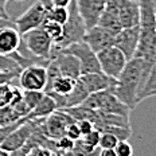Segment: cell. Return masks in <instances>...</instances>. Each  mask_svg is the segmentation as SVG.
Instances as JSON below:
<instances>
[{
	"mask_svg": "<svg viewBox=\"0 0 156 156\" xmlns=\"http://www.w3.org/2000/svg\"><path fill=\"white\" fill-rule=\"evenodd\" d=\"M154 63L144 58L133 57L126 62L121 74L117 77L113 93L131 110L140 102V96Z\"/></svg>",
	"mask_w": 156,
	"mask_h": 156,
	"instance_id": "1",
	"label": "cell"
},
{
	"mask_svg": "<svg viewBox=\"0 0 156 156\" xmlns=\"http://www.w3.org/2000/svg\"><path fill=\"white\" fill-rule=\"evenodd\" d=\"M69 18L63 24V35L62 39L57 43H53V48H51V58L57 53H59L62 48H65L69 44L74 43V42L82 41L83 35L86 32V26L83 22L82 16H81L80 11L77 8L76 0H71L69 4Z\"/></svg>",
	"mask_w": 156,
	"mask_h": 156,
	"instance_id": "2",
	"label": "cell"
},
{
	"mask_svg": "<svg viewBox=\"0 0 156 156\" xmlns=\"http://www.w3.org/2000/svg\"><path fill=\"white\" fill-rule=\"evenodd\" d=\"M81 105L94 110H100V112L116 113V115H122L128 117L131 113V109L122 101H120L112 90H101V92L90 93Z\"/></svg>",
	"mask_w": 156,
	"mask_h": 156,
	"instance_id": "3",
	"label": "cell"
},
{
	"mask_svg": "<svg viewBox=\"0 0 156 156\" xmlns=\"http://www.w3.org/2000/svg\"><path fill=\"white\" fill-rule=\"evenodd\" d=\"M61 51L63 53H69L80 61L81 65V74L86 73H97L101 71V66H100L98 58H97V53L92 50V47L83 41H78L74 43L69 44Z\"/></svg>",
	"mask_w": 156,
	"mask_h": 156,
	"instance_id": "4",
	"label": "cell"
},
{
	"mask_svg": "<svg viewBox=\"0 0 156 156\" xmlns=\"http://www.w3.org/2000/svg\"><path fill=\"white\" fill-rule=\"evenodd\" d=\"M97 58H98L102 73H105L106 76L112 78H116V80L121 74L122 69H124L126 62H128L124 53L119 47H116L115 44L98 51L97 53Z\"/></svg>",
	"mask_w": 156,
	"mask_h": 156,
	"instance_id": "5",
	"label": "cell"
},
{
	"mask_svg": "<svg viewBox=\"0 0 156 156\" xmlns=\"http://www.w3.org/2000/svg\"><path fill=\"white\" fill-rule=\"evenodd\" d=\"M26 47L30 50L31 54H34L38 58L43 59H51V48H53V41L46 34V31L42 27L34 28L27 31L22 35Z\"/></svg>",
	"mask_w": 156,
	"mask_h": 156,
	"instance_id": "6",
	"label": "cell"
},
{
	"mask_svg": "<svg viewBox=\"0 0 156 156\" xmlns=\"http://www.w3.org/2000/svg\"><path fill=\"white\" fill-rule=\"evenodd\" d=\"M19 85L23 90H43L47 83L46 66L32 63L23 67L19 73Z\"/></svg>",
	"mask_w": 156,
	"mask_h": 156,
	"instance_id": "7",
	"label": "cell"
},
{
	"mask_svg": "<svg viewBox=\"0 0 156 156\" xmlns=\"http://www.w3.org/2000/svg\"><path fill=\"white\" fill-rule=\"evenodd\" d=\"M47 19V9L43 5L41 0H38L35 4H32L23 15L15 19V26L20 35L26 34L27 31L38 28L43 24V22Z\"/></svg>",
	"mask_w": 156,
	"mask_h": 156,
	"instance_id": "8",
	"label": "cell"
},
{
	"mask_svg": "<svg viewBox=\"0 0 156 156\" xmlns=\"http://www.w3.org/2000/svg\"><path fill=\"white\" fill-rule=\"evenodd\" d=\"M140 34L141 28L140 24L133 26V27H125L121 28L115 35V46L119 47L124 53L126 59H132L137 51L139 42H140Z\"/></svg>",
	"mask_w": 156,
	"mask_h": 156,
	"instance_id": "9",
	"label": "cell"
},
{
	"mask_svg": "<svg viewBox=\"0 0 156 156\" xmlns=\"http://www.w3.org/2000/svg\"><path fill=\"white\" fill-rule=\"evenodd\" d=\"M73 121H76L73 117L70 115H67L65 110L59 109V110H55V112H53L50 116L46 117L44 124L42 125L41 129L46 137L57 140V139L65 136L67 125Z\"/></svg>",
	"mask_w": 156,
	"mask_h": 156,
	"instance_id": "10",
	"label": "cell"
},
{
	"mask_svg": "<svg viewBox=\"0 0 156 156\" xmlns=\"http://www.w3.org/2000/svg\"><path fill=\"white\" fill-rule=\"evenodd\" d=\"M115 32H112L108 28L102 27L100 24H96L93 27L87 28L85 35H83V42H86L93 51L98 53L104 48L112 46L115 43Z\"/></svg>",
	"mask_w": 156,
	"mask_h": 156,
	"instance_id": "11",
	"label": "cell"
},
{
	"mask_svg": "<svg viewBox=\"0 0 156 156\" xmlns=\"http://www.w3.org/2000/svg\"><path fill=\"white\" fill-rule=\"evenodd\" d=\"M31 132H32V125L31 121L27 119L23 124L16 126L14 131L5 137V140L0 144V148H3L8 154H14L15 151L20 149L28 141Z\"/></svg>",
	"mask_w": 156,
	"mask_h": 156,
	"instance_id": "12",
	"label": "cell"
},
{
	"mask_svg": "<svg viewBox=\"0 0 156 156\" xmlns=\"http://www.w3.org/2000/svg\"><path fill=\"white\" fill-rule=\"evenodd\" d=\"M105 0H76L77 8L85 22L86 30L98 23L100 16L105 8Z\"/></svg>",
	"mask_w": 156,
	"mask_h": 156,
	"instance_id": "13",
	"label": "cell"
},
{
	"mask_svg": "<svg viewBox=\"0 0 156 156\" xmlns=\"http://www.w3.org/2000/svg\"><path fill=\"white\" fill-rule=\"evenodd\" d=\"M48 94L55 100L58 109H65V108H73V106L81 105L87 98L89 92L86 90L81 78H78L74 89L69 94H66V96H59V94H55V93H48Z\"/></svg>",
	"mask_w": 156,
	"mask_h": 156,
	"instance_id": "14",
	"label": "cell"
},
{
	"mask_svg": "<svg viewBox=\"0 0 156 156\" xmlns=\"http://www.w3.org/2000/svg\"><path fill=\"white\" fill-rule=\"evenodd\" d=\"M81 81L83 82L86 90L90 93L101 92V90H112L115 89L116 85V78H112L106 76L102 71H97V73H86L81 74Z\"/></svg>",
	"mask_w": 156,
	"mask_h": 156,
	"instance_id": "15",
	"label": "cell"
},
{
	"mask_svg": "<svg viewBox=\"0 0 156 156\" xmlns=\"http://www.w3.org/2000/svg\"><path fill=\"white\" fill-rule=\"evenodd\" d=\"M119 18L122 28L140 24L139 0H119Z\"/></svg>",
	"mask_w": 156,
	"mask_h": 156,
	"instance_id": "16",
	"label": "cell"
},
{
	"mask_svg": "<svg viewBox=\"0 0 156 156\" xmlns=\"http://www.w3.org/2000/svg\"><path fill=\"white\" fill-rule=\"evenodd\" d=\"M51 59L57 65L58 70L62 76H67L71 78H80L81 77V65L80 61L77 59L74 55L69 53H63L59 51L54 55Z\"/></svg>",
	"mask_w": 156,
	"mask_h": 156,
	"instance_id": "17",
	"label": "cell"
},
{
	"mask_svg": "<svg viewBox=\"0 0 156 156\" xmlns=\"http://www.w3.org/2000/svg\"><path fill=\"white\" fill-rule=\"evenodd\" d=\"M22 35L15 26L0 27V54L9 55L19 48Z\"/></svg>",
	"mask_w": 156,
	"mask_h": 156,
	"instance_id": "18",
	"label": "cell"
},
{
	"mask_svg": "<svg viewBox=\"0 0 156 156\" xmlns=\"http://www.w3.org/2000/svg\"><path fill=\"white\" fill-rule=\"evenodd\" d=\"M58 108L57 104H55V100L48 93H44V96L38 102V105L34 109H31V112L28 113L26 119H46L47 116H50Z\"/></svg>",
	"mask_w": 156,
	"mask_h": 156,
	"instance_id": "19",
	"label": "cell"
},
{
	"mask_svg": "<svg viewBox=\"0 0 156 156\" xmlns=\"http://www.w3.org/2000/svg\"><path fill=\"white\" fill-rule=\"evenodd\" d=\"M77 80L78 78H71L61 74L44 89V93H55V94H59V96H66V94H69L74 89Z\"/></svg>",
	"mask_w": 156,
	"mask_h": 156,
	"instance_id": "20",
	"label": "cell"
},
{
	"mask_svg": "<svg viewBox=\"0 0 156 156\" xmlns=\"http://www.w3.org/2000/svg\"><path fill=\"white\" fill-rule=\"evenodd\" d=\"M41 27L43 28V30L46 31V34L51 38L53 43H57V42H59L61 39H62V35H63V24L57 23V22L50 20V19H46Z\"/></svg>",
	"mask_w": 156,
	"mask_h": 156,
	"instance_id": "21",
	"label": "cell"
},
{
	"mask_svg": "<svg viewBox=\"0 0 156 156\" xmlns=\"http://www.w3.org/2000/svg\"><path fill=\"white\" fill-rule=\"evenodd\" d=\"M23 117L20 116V113L16 110L12 105H4L0 106V125H9L14 124V122L19 121Z\"/></svg>",
	"mask_w": 156,
	"mask_h": 156,
	"instance_id": "22",
	"label": "cell"
},
{
	"mask_svg": "<svg viewBox=\"0 0 156 156\" xmlns=\"http://www.w3.org/2000/svg\"><path fill=\"white\" fill-rule=\"evenodd\" d=\"M69 18V8L62 7V5H51L47 9V19L54 20L57 23L65 24V22Z\"/></svg>",
	"mask_w": 156,
	"mask_h": 156,
	"instance_id": "23",
	"label": "cell"
},
{
	"mask_svg": "<svg viewBox=\"0 0 156 156\" xmlns=\"http://www.w3.org/2000/svg\"><path fill=\"white\" fill-rule=\"evenodd\" d=\"M44 96L43 90H24L23 92V100L26 102V105L31 109H34L38 105V102L42 100V97Z\"/></svg>",
	"mask_w": 156,
	"mask_h": 156,
	"instance_id": "24",
	"label": "cell"
},
{
	"mask_svg": "<svg viewBox=\"0 0 156 156\" xmlns=\"http://www.w3.org/2000/svg\"><path fill=\"white\" fill-rule=\"evenodd\" d=\"M12 92H14V85H11V82L0 85V106L8 105L11 102Z\"/></svg>",
	"mask_w": 156,
	"mask_h": 156,
	"instance_id": "25",
	"label": "cell"
},
{
	"mask_svg": "<svg viewBox=\"0 0 156 156\" xmlns=\"http://www.w3.org/2000/svg\"><path fill=\"white\" fill-rule=\"evenodd\" d=\"M117 143H119V139H117V136H115L113 133L101 132L100 143H98L100 148H115L117 145Z\"/></svg>",
	"mask_w": 156,
	"mask_h": 156,
	"instance_id": "26",
	"label": "cell"
},
{
	"mask_svg": "<svg viewBox=\"0 0 156 156\" xmlns=\"http://www.w3.org/2000/svg\"><path fill=\"white\" fill-rule=\"evenodd\" d=\"M55 147L59 149V154H67V152H71L73 151V147H74V140H71L70 137H67L66 135L62 136V137L57 139L55 141Z\"/></svg>",
	"mask_w": 156,
	"mask_h": 156,
	"instance_id": "27",
	"label": "cell"
},
{
	"mask_svg": "<svg viewBox=\"0 0 156 156\" xmlns=\"http://www.w3.org/2000/svg\"><path fill=\"white\" fill-rule=\"evenodd\" d=\"M0 70H3V71H16V70H22V67L19 66L11 57L0 54Z\"/></svg>",
	"mask_w": 156,
	"mask_h": 156,
	"instance_id": "28",
	"label": "cell"
},
{
	"mask_svg": "<svg viewBox=\"0 0 156 156\" xmlns=\"http://www.w3.org/2000/svg\"><path fill=\"white\" fill-rule=\"evenodd\" d=\"M115 151L117 156H132L133 155V148L128 140H119L117 145L115 147Z\"/></svg>",
	"mask_w": 156,
	"mask_h": 156,
	"instance_id": "29",
	"label": "cell"
},
{
	"mask_svg": "<svg viewBox=\"0 0 156 156\" xmlns=\"http://www.w3.org/2000/svg\"><path fill=\"white\" fill-rule=\"evenodd\" d=\"M100 136H101V131H100V129H97V128H94L90 133L82 136L81 139H82L86 144H89L90 147L97 148V147H98V143H100Z\"/></svg>",
	"mask_w": 156,
	"mask_h": 156,
	"instance_id": "30",
	"label": "cell"
},
{
	"mask_svg": "<svg viewBox=\"0 0 156 156\" xmlns=\"http://www.w3.org/2000/svg\"><path fill=\"white\" fill-rule=\"evenodd\" d=\"M65 135H66L67 137H70L71 140H74V141L80 140V139L82 137V135H81V132H80V128H78V125H77V121H73L67 125L66 133H65Z\"/></svg>",
	"mask_w": 156,
	"mask_h": 156,
	"instance_id": "31",
	"label": "cell"
},
{
	"mask_svg": "<svg viewBox=\"0 0 156 156\" xmlns=\"http://www.w3.org/2000/svg\"><path fill=\"white\" fill-rule=\"evenodd\" d=\"M77 125H78V128H80V132H81V135H82V136H85V135H87V133H90L94 128H96L93 122L90 121V120H87V119L77 120Z\"/></svg>",
	"mask_w": 156,
	"mask_h": 156,
	"instance_id": "32",
	"label": "cell"
},
{
	"mask_svg": "<svg viewBox=\"0 0 156 156\" xmlns=\"http://www.w3.org/2000/svg\"><path fill=\"white\" fill-rule=\"evenodd\" d=\"M100 156H117L115 148H101L98 151Z\"/></svg>",
	"mask_w": 156,
	"mask_h": 156,
	"instance_id": "33",
	"label": "cell"
},
{
	"mask_svg": "<svg viewBox=\"0 0 156 156\" xmlns=\"http://www.w3.org/2000/svg\"><path fill=\"white\" fill-rule=\"evenodd\" d=\"M71 0H53L54 5H62V7H69Z\"/></svg>",
	"mask_w": 156,
	"mask_h": 156,
	"instance_id": "34",
	"label": "cell"
},
{
	"mask_svg": "<svg viewBox=\"0 0 156 156\" xmlns=\"http://www.w3.org/2000/svg\"><path fill=\"white\" fill-rule=\"evenodd\" d=\"M7 3H8V0H0V12H2L3 15L9 16L7 14V9H5V7H7Z\"/></svg>",
	"mask_w": 156,
	"mask_h": 156,
	"instance_id": "35",
	"label": "cell"
},
{
	"mask_svg": "<svg viewBox=\"0 0 156 156\" xmlns=\"http://www.w3.org/2000/svg\"><path fill=\"white\" fill-rule=\"evenodd\" d=\"M152 94H156V89L154 90V92H152Z\"/></svg>",
	"mask_w": 156,
	"mask_h": 156,
	"instance_id": "36",
	"label": "cell"
},
{
	"mask_svg": "<svg viewBox=\"0 0 156 156\" xmlns=\"http://www.w3.org/2000/svg\"><path fill=\"white\" fill-rule=\"evenodd\" d=\"M16 2H22V0H16Z\"/></svg>",
	"mask_w": 156,
	"mask_h": 156,
	"instance_id": "37",
	"label": "cell"
},
{
	"mask_svg": "<svg viewBox=\"0 0 156 156\" xmlns=\"http://www.w3.org/2000/svg\"><path fill=\"white\" fill-rule=\"evenodd\" d=\"M105 2H106V0H105Z\"/></svg>",
	"mask_w": 156,
	"mask_h": 156,
	"instance_id": "38",
	"label": "cell"
}]
</instances>
